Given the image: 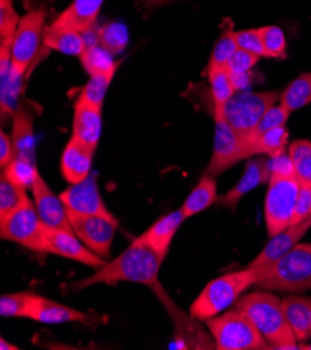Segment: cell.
<instances>
[{"label": "cell", "mask_w": 311, "mask_h": 350, "mask_svg": "<svg viewBox=\"0 0 311 350\" xmlns=\"http://www.w3.org/2000/svg\"><path fill=\"white\" fill-rule=\"evenodd\" d=\"M163 260L165 258L150 246L141 234L134 239L120 256L112 261H107L105 265L98 268L92 275L72 284L68 291L81 292L94 285H116L119 282L141 284L154 288L158 285Z\"/></svg>", "instance_id": "1"}, {"label": "cell", "mask_w": 311, "mask_h": 350, "mask_svg": "<svg viewBox=\"0 0 311 350\" xmlns=\"http://www.w3.org/2000/svg\"><path fill=\"white\" fill-rule=\"evenodd\" d=\"M273 271V264L239 269L225 273L206 285L190 306V316L198 321H206L234 304L241 295L268 278Z\"/></svg>", "instance_id": "2"}, {"label": "cell", "mask_w": 311, "mask_h": 350, "mask_svg": "<svg viewBox=\"0 0 311 350\" xmlns=\"http://www.w3.org/2000/svg\"><path fill=\"white\" fill-rule=\"evenodd\" d=\"M234 306L247 314L271 349H300L285 316L282 299L271 291L258 289L241 296Z\"/></svg>", "instance_id": "3"}, {"label": "cell", "mask_w": 311, "mask_h": 350, "mask_svg": "<svg viewBox=\"0 0 311 350\" xmlns=\"http://www.w3.org/2000/svg\"><path fill=\"white\" fill-rule=\"evenodd\" d=\"M205 323L214 338L215 347L219 350L271 349L247 314L237 307Z\"/></svg>", "instance_id": "4"}, {"label": "cell", "mask_w": 311, "mask_h": 350, "mask_svg": "<svg viewBox=\"0 0 311 350\" xmlns=\"http://www.w3.org/2000/svg\"><path fill=\"white\" fill-rule=\"evenodd\" d=\"M258 289L284 293L311 291V243L297 246L273 264L272 273L261 279Z\"/></svg>", "instance_id": "5"}, {"label": "cell", "mask_w": 311, "mask_h": 350, "mask_svg": "<svg viewBox=\"0 0 311 350\" xmlns=\"http://www.w3.org/2000/svg\"><path fill=\"white\" fill-rule=\"evenodd\" d=\"M276 91H236L219 111L226 122L250 143V135L265 112L280 100ZM252 144V143H250ZM253 148V147H252Z\"/></svg>", "instance_id": "6"}, {"label": "cell", "mask_w": 311, "mask_h": 350, "mask_svg": "<svg viewBox=\"0 0 311 350\" xmlns=\"http://www.w3.org/2000/svg\"><path fill=\"white\" fill-rule=\"evenodd\" d=\"M46 9L40 6L21 16L12 46V70L14 77L25 79L31 63L36 60L44 45Z\"/></svg>", "instance_id": "7"}, {"label": "cell", "mask_w": 311, "mask_h": 350, "mask_svg": "<svg viewBox=\"0 0 311 350\" xmlns=\"http://www.w3.org/2000/svg\"><path fill=\"white\" fill-rule=\"evenodd\" d=\"M299 190L297 176H271L264 201V218L269 237L290 226Z\"/></svg>", "instance_id": "8"}, {"label": "cell", "mask_w": 311, "mask_h": 350, "mask_svg": "<svg viewBox=\"0 0 311 350\" xmlns=\"http://www.w3.org/2000/svg\"><path fill=\"white\" fill-rule=\"evenodd\" d=\"M46 226L41 221L37 206L29 196L14 211L0 218V237L27 247L31 252L44 253Z\"/></svg>", "instance_id": "9"}, {"label": "cell", "mask_w": 311, "mask_h": 350, "mask_svg": "<svg viewBox=\"0 0 311 350\" xmlns=\"http://www.w3.org/2000/svg\"><path fill=\"white\" fill-rule=\"evenodd\" d=\"M214 148L211 161L208 163V167H206V174L217 178L240 161L253 158V148L247 139L241 137L226 122L219 109H214Z\"/></svg>", "instance_id": "10"}, {"label": "cell", "mask_w": 311, "mask_h": 350, "mask_svg": "<svg viewBox=\"0 0 311 350\" xmlns=\"http://www.w3.org/2000/svg\"><path fill=\"white\" fill-rule=\"evenodd\" d=\"M75 234L85 246L103 260L111 257V247L115 239L119 221L105 217L85 215L67 211Z\"/></svg>", "instance_id": "11"}, {"label": "cell", "mask_w": 311, "mask_h": 350, "mask_svg": "<svg viewBox=\"0 0 311 350\" xmlns=\"http://www.w3.org/2000/svg\"><path fill=\"white\" fill-rule=\"evenodd\" d=\"M60 198L66 205L67 211H72L76 214L105 217L113 221H119L105 205V201H103L100 196L95 174L92 173L85 180L77 185H70V187H67L60 194Z\"/></svg>", "instance_id": "12"}, {"label": "cell", "mask_w": 311, "mask_h": 350, "mask_svg": "<svg viewBox=\"0 0 311 350\" xmlns=\"http://www.w3.org/2000/svg\"><path fill=\"white\" fill-rule=\"evenodd\" d=\"M44 253L73 260L76 262L91 267L94 269H98L107 264V260H103L95 253H92L75 234V232L62 230V229H52V228L45 229Z\"/></svg>", "instance_id": "13"}, {"label": "cell", "mask_w": 311, "mask_h": 350, "mask_svg": "<svg viewBox=\"0 0 311 350\" xmlns=\"http://www.w3.org/2000/svg\"><path fill=\"white\" fill-rule=\"evenodd\" d=\"M25 319L33 320L41 324H52V325L70 324V323L91 325V324H95L96 321V319L88 312L64 306L62 303L40 296L37 293L32 297L28 306Z\"/></svg>", "instance_id": "14"}, {"label": "cell", "mask_w": 311, "mask_h": 350, "mask_svg": "<svg viewBox=\"0 0 311 350\" xmlns=\"http://www.w3.org/2000/svg\"><path fill=\"white\" fill-rule=\"evenodd\" d=\"M29 190L32 193V200L37 206L38 215L46 228L73 232L66 205L63 204L60 196H56L51 190L40 172Z\"/></svg>", "instance_id": "15"}, {"label": "cell", "mask_w": 311, "mask_h": 350, "mask_svg": "<svg viewBox=\"0 0 311 350\" xmlns=\"http://www.w3.org/2000/svg\"><path fill=\"white\" fill-rule=\"evenodd\" d=\"M271 179V158L260 155V158L250 159L246 165V170L243 176L232 187L226 191L222 197L218 198V204L221 206L228 208L229 211L234 213L236 206L246 194H249L256 187L268 183Z\"/></svg>", "instance_id": "16"}, {"label": "cell", "mask_w": 311, "mask_h": 350, "mask_svg": "<svg viewBox=\"0 0 311 350\" xmlns=\"http://www.w3.org/2000/svg\"><path fill=\"white\" fill-rule=\"evenodd\" d=\"M310 228H311V218L300 224L290 225L284 232L271 237V240L265 244V247L261 250V253L247 267L257 268V267H264V265L278 262L282 257H285L289 252H292L297 246L299 241L310 230Z\"/></svg>", "instance_id": "17"}, {"label": "cell", "mask_w": 311, "mask_h": 350, "mask_svg": "<svg viewBox=\"0 0 311 350\" xmlns=\"http://www.w3.org/2000/svg\"><path fill=\"white\" fill-rule=\"evenodd\" d=\"M94 154V148L84 144L76 137L68 139L60 159V172L64 180L70 185H77L85 180L91 174Z\"/></svg>", "instance_id": "18"}, {"label": "cell", "mask_w": 311, "mask_h": 350, "mask_svg": "<svg viewBox=\"0 0 311 350\" xmlns=\"http://www.w3.org/2000/svg\"><path fill=\"white\" fill-rule=\"evenodd\" d=\"M12 139L16 157L37 163L36 135H33V112L27 103H20L12 118Z\"/></svg>", "instance_id": "19"}, {"label": "cell", "mask_w": 311, "mask_h": 350, "mask_svg": "<svg viewBox=\"0 0 311 350\" xmlns=\"http://www.w3.org/2000/svg\"><path fill=\"white\" fill-rule=\"evenodd\" d=\"M102 131V108L76 100L73 135L96 151Z\"/></svg>", "instance_id": "20"}, {"label": "cell", "mask_w": 311, "mask_h": 350, "mask_svg": "<svg viewBox=\"0 0 311 350\" xmlns=\"http://www.w3.org/2000/svg\"><path fill=\"white\" fill-rule=\"evenodd\" d=\"M102 5L103 0H73L51 25L83 32L96 24Z\"/></svg>", "instance_id": "21"}, {"label": "cell", "mask_w": 311, "mask_h": 350, "mask_svg": "<svg viewBox=\"0 0 311 350\" xmlns=\"http://www.w3.org/2000/svg\"><path fill=\"white\" fill-rule=\"evenodd\" d=\"M186 219L187 218L183 213V209L179 208L176 211H172L170 214L159 218L143 234V237L158 254H161L165 258L169 252L172 240H174L176 232L179 230V228Z\"/></svg>", "instance_id": "22"}, {"label": "cell", "mask_w": 311, "mask_h": 350, "mask_svg": "<svg viewBox=\"0 0 311 350\" xmlns=\"http://www.w3.org/2000/svg\"><path fill=\"white\" fill-rule=\"evenodd\" d=\"M285 316L297 343L311 339V297L288 295L282 299Z\"/></svg>", "instance_id": "23"}, {"label": "cell", "mask_w": 311, "mask_h": 350, "mask_svg": "<svg viewBox=\"0 0 311 350\" xmlns=\"http://www.w3.org/2000/svg\"><path fill=\"white\" fill-rule=\"evenodd\" d=\"M44 46L68 56H81L85 51V42L80 31L49 25L45 31Z\"/></svg>", "instance_id": "24"}, {"label": "cell", "mask_w": 311, "mask_h": 350, "mask_svg": "<svg viewBox=\"0 0 311 350\" xmlns=\"http://www.w3.org/2000/svg\"><path fill=\"white\" fill-rule=\"evenodd\" d=\"M218 183L215 178L204 174L198 185L193 189V191L189 194V197L185 200L183 205L180 206L186 218H191L206 208L211 206L214 202L218 201Z\"/></svg>", "instance_id": "25"}, {"label": "cell", "mask_w": 311, "mask_h": 350, "mask_svg": "<svg viewBox=\"0 0 311 350\" xmlns=\"http://www.w3.org/2000/svg\"><path fill=\"white\" fill-rule=\"evenodd\" d=\"M289 142V130L286 126L276 127L258 135L253 142V157L275 158L286 152Z\"/></svg>", "instance_id": "26"}, {"label": "cell", "mask_w": 311, "mask_h": 350, "mask_svg": "<svg viewBox=\"0 0 311 350\" xmlns=\"http://www.w3.org/2000/svg\"><path fill=\"white\" fill-rule=\"evenodd\" d=\"M280 103L295 112L311 103V73H303L296 77L281 94Z\"/></svg>", "instance_id": "27"}, {"label": "cell", "mask_w": 311, "mask_h": 350, "mask_svg": "<svg viewBox=\"0 0 311 350\" xmlns=\"http://www.w3.org/2000/svg\"><path fill=\"white\" fill-rule=\"evenodd\" d=\"M206 73H208L214 109H219L236 92L233 81H232V76L228 72L226 67H210L208 66V68H206Z\"/></svg>", "instance_id": "28"}, {"label": "cell", "mask_w": 311, "mask_h": 350, "mask_svg": "<svg viewBox=\"0 0 311 350\" xmlns=\"http://www.w3.org/2000/svg\"><path fill=\"white\" fill-rule=\"evenodd\" d=\"M113 57L115 56L109 53L105 48L96 45V46L85 48V51L80 56V60L85 70V73L91 77L100 73H107L109 70L119 67L120 62H115Z\"/></svg>", "instance_id": "29"}, {"label": "cell", "mask_w": 311, "mask_h": 350, "mask_svg": "<svg viewBox=\"0 0 311 350\" xmlns=\"http://www.w3.org/2000/svg\"><path fill=\"white\" fill-rule=\"evenodd\" d=\"M116 70H118V67L113 70H109V72H107V73L91 76L88 83L81 90L77 100L83 102V103L92 105V107L102 108L103 100H105L107 91L116 75Z\"/></svg>", "instance_id": "30"}, {"label": "cell", "mask_w": 311, "mask_h": 350, "mask_svg": "<svg viewBox=\"0 0 311 350\" xmlns=\"http://www.w3.org/2000/svg\"><path fill=\"white\" fill-rule=\"evenodd\" d=\"M2 174L14 185L28 190L31 189L33 180L37 178L38 169L37 163L21 157H16L9 165L2 167Z\"/></svg>", "instance_id": "31"}, {"label": "cell", "mask_w": 311, "mask_h": 350, "mask_svg": "<svg viewBox=\"0 0 311 350\" xmlns=\"http://www.w3.org/2000/svg\"><path fill=\"white\" fill-rule=\"evenodd\" d=\"M295 165L296 176L301 185H308L311 180V142L296 139L288 150Z\"/></svg>", "instance_id": "32"}, {"label": "cell", "mask_w": 311, "mask_h": 350, "mask_svg": "<svg viewBox=\"0 0 311 350\" xmlns=\"http://www.w3.org/2000/svg\"><path fill=\"white\" fill-rule=\"evenodd\" d=\"M127 41V29L120 23L105 24L99 28V45L113 56L120 55L126 49Z\"/></svg>", "instance_id": "33"}, {"label": "cell", "mask_w": 311, "mask_h": 350, "mask_svg": "<svg viewBox=\"0 0 311 350\" xmlns=\"http://www.w3.org/2000/svg\"><path fill=\"white\" fill-rule=\"evenodd\" d=\"M28 197L27 189L10 182L6 176H0V218L12 214Z\"/></svg>", "instance_id": "34"}, {"label": "cell", "mask_w": 311, "mask_h": 350, "mask_svg": "<svg viewBox=\"0 0 311 350\" xmlns=\"http://www.w3.org/2000/svg\"><path fill=\"white\" fill-rule=\"evenodd\" d=\"M265 56L271 59L286 57V38L284 31L276 25H265L258 28Z\"/></svg>", "instance_id": "35"}, {"label": "cell", "mask_w": 311, "mask_h": 350, "mask_svg": "<svg viewBox=\"0 0 311 350\" xmlns=\"http://www.w3.org/2000/svg\"><path fill=\"white\" fill-rule=\"evenodd\" d=\"M20 20L14 0H0V45H13Z\"/></svg>", "instance_id": "36"}, {"label": "cell", "mask_w": 311, "mask_h": 350, "mask_svg": "<svg viewBox=\"0 0 311 350\" xmlns=\"http://www.w3.org/2000/svg\"><path fill=\"white\" fill-rule=\"evenodd\" d=\"M33 296H36V292L32 291L3 295L0 297V314H2V317L25 319L28 306Z\"/></svg>", "instance_id": "37"}, {"label": "cell", "mask_w": 311, "mask_h": 350, "mask_svg": "<svg viewBox=\"0 0 311 350\" xmlns=\"http://www.w3.org/2000/svg\"><path fill=\"white\" fill-rule=\"evenodd\" d=\"M237 45L234 41V31H232V27L228 25L226 29L221 33L219 40L217 41L208 66L210 67H226L234 52L237 51Z\"/></svg>", "instance_id": "38"}, {"label": "cell", "mask_w": 311, "mask_h": 350, "mask_svg": "<svg viewBox=\"0 0 311 350\" xmlns=\"http://www.w3.org/2000/svg\"><path fill=\"white\" fill-rule=\"evenodd\" d=\"M290 111L286 109L284 105L278 103V105H273L272 108H269L265 115L261 118V120L258 122V124L256 126V129L253 130L252 135H250V143L253 146V142L254 139L264 134L265 131L268 130H272V129H276V127H281V126H286V122L289 120V116H290Z\"/></svg>", "instance_id": "39"}, {"label": "cell", "mask_w": 311, "mask_h": 350, "mask_svg": "<svg viewBox=\"0 0 311 350\" xmlns=\"http://www.w3.org/2000/svg\"><path fill=\"white\" fill-rule=\"evenodd\" d=\"M234 41H236V45L239 49L252 52L261 57H267L258 28L234 31Z\"/></svg>", "instance_id": "40"}, {"label": "cell", "mask_w": 311, "mask_h": 350, "mask_svg": "<svg viewBox=\"0 0 311 350\" xmlns=\"http://www.w3.org/2000/svg\"><path fill=\"white\" fill-rule=\"evenodd\" d=\"M261 56L254 55L252 52L237 49L232 59L229 60L226 68L230 75H243L252 72V68L260 62Z\"/></svg>", "instance_id": "41"}, {"label": "cell", "mask_w": 311, "mask_h": 350, "mask_svg": "<svg viewBox=\"0 0 311 350\" xmlns=\"http://www.w3.org/2000/svg\"><path fill=\"white\" fill-rule=\"evenodd\" d=\"M308 218H311V186L300 183L290 225L300 224Z\"/></svg>", "instance_id": "42"}, {"label": "cell", "mask_w": 311, "mask_h": 350, "mask_svg": "<svg viewBox=\"0 0 311 350\" xmlns=\"http://www.w3.org/2000/svg\"><path fill=\"white\" fill-rule=\"evenodd\" d=\"M271 176H296L295 165L288 152L271 158Z\"/></svg>", "instance_id": "43"}, {"label": "cell", "mask_w": 311, "mask_h": 350, "mask_svg": "<svg viewBox=\"0 0 311 350\" xmlns=\"http://www.w3.org/2000/svg\"><path fill=\"white\" fill-rule=\"evenodd\" d=\"M16 158V150L13 146L12 134L5 131L0 133V166L5 167Z\"/></svg>", "instance_id": "44"}, {"label": "cell", "mask_w": 311, "mask_h": 350, "mask_svg": "<svg viewBox=\"0 0 311 350\" xmlns=\"http://www.w3.org/2000/svg\"><path fill=\"white\" fill-rule=\"evenodd\" d=\"M99 28H100V27H98V24H95V25H92V27H90L88 29H85V31L81 32L87 48L99 45Z\"/></svg>", "instance_id": "45"}, {"label": "cell", "mask_w": 311, "mask_h": 350, "mask_svg": "<svg viewBox=\"0 0 311 350\" xmlns=\"http://www.w3.org/2000/svg\"><path fill=\"white\" fill-rule=\"evenodd\" d=\"M232 81L236 91H245L247 85L252 83V72L243 73V75H230Z\"/></svg>", "instance_id": "46"}, {"label": "cell", "mask_w": 311, "mask_h": 350, "mask_svg": "<svg viewBox=\"0 0 311 350\" xmlns=\"http://www.w3.org/2000/svg\"><path fill=\"white\" fill-rule=\"evenodd\" d=\"M172 2V0H143V5L146 8H157V6H162Z\"/></svg>", "instance_id": "47"}, {"label": "cell", "mask_w": 311, "mask_h": 350, "mask_svg": "<svg viewBox=\"0 0 311 350\" xmlns=\"http://www.w3.org/2000/svg\"><path fill=\"white\" fill-rule=\"evenodd\" d=\"M0 349H2V350H18L20 347L16 346V345H12V343H9V342H6V339L2 338V339H0Z\"/></svg>", "instance_id": "48"}, {"label": "cell", "mask_w": 311, "mask_h": 350, "mask_svg": "<svg viewBox=\"0 0 311 350\" xmlns=\"http://www.w3.org/2000/svg\"><path fill=\"white\" fill-rule=\"evenodd\" d=\"M299 347H300V349H310V350H311V342H310V343H304V342H303V343H299Z\"/></svg>", "instance_id": "49"}]
</instances>
